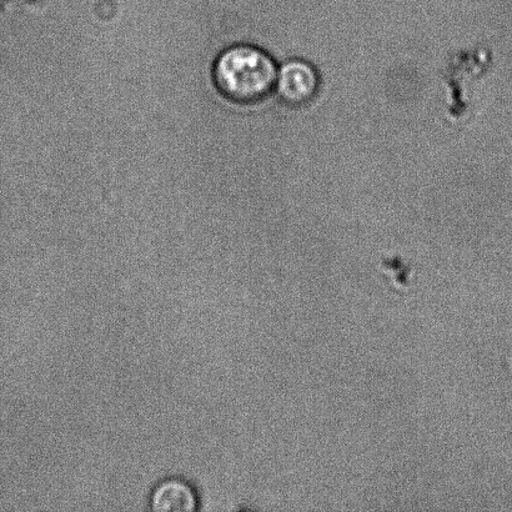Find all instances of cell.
Masks as SVG:
<instances>
[{"label":"cell","mask_w":512,"mask_h":512,"mask_svg":"<svg viewBox=\"0 0 512 512\" xmlns=\"http://www.w3.org/2000/svg\"><path fill=\"white\" fill-rule=\"evenodd\" d=\"M148 505L155 512H194L200 508V495L187 479L170 476L154 485Z\"/></svg>","instance_id":"obj_3"},{"label":"cell","mask_w":512,"mask_h":512,"mask_svg":"<svg viewBox=\"0 0 512 512\" xmlns=\"http://www.w3.org/2000/svg\"><path fill=\"white\" fill-rule=\"evenodd\" d=\"M319 70L304 59H290L278 69L275 94L290 108H304L320 93Z\"/></svg>","instance_id":"obj_2"},{"label":"cell","mask_w":512,"mask_h":512,"mask_svg":"<svg viewBox=\"0 0 512 512\" xmlns=\"http://www.w3.org/2000/svg\"><path fill=\"white\" fill-rule=\"evenodd\" d=\"M278 65L266 50L253 44H235L214 60V87L228 102L255 105L275 93Z\"/></svg>","instance_id":"obj_1"}]
</instances>
